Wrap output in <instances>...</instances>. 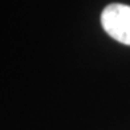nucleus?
Instances as JSON below:
<instances>
[{
	"label": "nucleus",
	"mask_w": 130,
	"mask_h": 130,
	"mask_svg": "<svg viewBox=\"0 0 130 130\" xmlns=\"http://www.w3.org/2000/svg\"><path fill=\"white\" fill-rule=\"evenodd\" d=\"M101 24L111 39L130 45V5L109 4L101 13Z\"/></svg>",
	"instance_id": "f257e3e1"
}]
</instances>
